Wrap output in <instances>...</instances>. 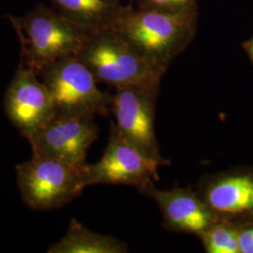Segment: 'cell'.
<instances>
[{"label": "cell", "mask_w": 253, "mask_h": 253, "mask_svg": "<svg viewBox=\"0 0 253 253\" xmlns=\"http://www.w3.org/2000/svg\"><path fill=\"white\" fill-rule=\"evenodd\" d=\"M127 245L113 235L91 231L77 219L70 220L66 234L50 245L48 253H126Z\"/></svg>", "instance_id": "4fadbf2b"}, {"label": "cell", "mask_w": 253, "mask_h": 253, "mask_svg": "<svg viewBox=\"0 0 253 253\" xmlns=\"http://www.w3.org/2000/svg\"><path fill=\"white\" fill-rule=\"evenodd\" d=\"M98 137L99 126L94 117L56 115L27 140L32 156L83 165Z\"/></svg>", "instance_id": "52a82bcc"}, {"label": "cell", "mask_w": 253, "mask_h": 253, "mask_svg": "<svg viewBox=\"0 0 253 253\" xmlns=\"http://www.w3.org/2000/svg\"><path fill=\"white\" fill-rule=\"evenodd\" d=\"M140 8L175 11L194 8L195 0H137Z\"/></svg>", "instance_id": "9a60e30c"}, {"label": "cell", "mask_w": 253, "mask_h": 253, "mask_svg": "<svg viewBox=\"0 0 253 253\" xmlns=\"http://www.w3.org/2000/svg\"><path fill=\"white\" fill-rule=\"evenodd\" d=\"M142 193L155 201L163 215L164 227L171 232L199 237L217 217L197 190L190 188L160 190L153 184Z\"/></svg>", "instance_id": "8fae6325"}, {"label": "cell", "mask_w": 253, "mask_h": 253, "mask_svg": "<svg viewBox=\"0 0 253 253\" xmlns=\"http://www.w3.org/2000/svg\"><path fill=\"white\" fill-rule=\"evenodd\" d=\"M169 164L168 160H156L143 153L126 141L112 122L108 143L100 160L85 163L87 186H129L142 193L160 181V167Z\"/></svg>", "instance_id": "8992f818"}, {"label": "cell", "mask_w": 253, "mask_h": 253, "mask_svg": "<svg viewBox=\"0 0 253 253\" xmlns=\"http://www.w3.org/2000/svg\"><path fill=\"white\" fill-rule=\"evenodd\" d=\"M198 238L207 253H239L238 225L234 220L217 217Z\"/></svg>", "instance_id": "5bb4252c"}, {"label": "cell", "mask_w": 253, "mask_h": 253, "mask_svg": "<svg viewBox=\"0 0 253 253\" xmlns=\"http://www.w3.org/2000/svg\"><path fill=\"white\" fill-rule=\"evenodd\" d=\"M22 47V60L36 73L79 53L88 32L54 8L40 4L22 17H10Z\"/></svg>", "instance_id": "3957f363"}, {"label": "cell", "mask_w": 253, "mask_h": 253, "mask_svg": "<svg viewBox=\"0 0 253 253\" xmlns=\"http://www.w3.org/2000/svg\"><path fill=\"white\" fill-rule=\"evenodd\" d=\"M4 109L9 121L26 139L56 116L48 88L38 73L23 60L5 93Z\"/></svg>", "instance_id": "9c48e42d"}, {"label": "cell", "mask_w": 253, "mask_h": 253, "mask_svg": "<svg viewBox=\"0 0 253 253\" xmlns=\"http://www.w3.org/2000/svg\"><path fill=\"white\" fill-rule=\"evenodd\" d=\"M196 18L195 7L175 11L123 8L110 28L146 59L167 71L192 41Z\"/></svg>", "instance_id": "6da1fadb"}, {"label": "cell", "mask_w": 253, "mask_h": 253, "mask_svg": "<svg viewBox=\"0 0 253 253\" xmlns=\"http://www.w3.org/2000/svg\"><path fill=\"white\" fill-rule=\"evenodd\" d=\"M239 253H253V217L237 221Z\"/></svg>", "instance_id": "2e32d148"}, {"label": "cell", "mask_w": 253, "mask_h": 253, "mask_svg": "<svg viewBox=\"0 0 253 253\" xmlns=\"http://www.w3.org/2000/svg\"><path fill=\"white\" fill-rule=\"evenodd\" d=\"M248 52H249V54H250V56H251V58L253 61V39L248 43Z\"/></svg>", "instance_id": "e0dca14e"}, {"label": "cell", "mask_w": 253, "mask_h": 253, "mask_svg": "<svg viewBox=\"0 0 253 253\" xmlns=\"http://www.w3.org/2000/svg\"><path fill=\"white\" fill-rule=\"evenodd\" d=\"M99 83L118 87L160 89L165 70L138 53L112 28L88 33L76 54Z\"/></svg>", "instance_id": "7a4b0ae2"}, {"label": "cell", "mask_w": 253, "mask_h": 253, "mask_svg": "<svg viewBox=\"0 0 253 253\" xmlns=\"http://www.w3.org/2000/svg\"><path fill=\"white\" fill-rule=\"evenodd\" d=\"M54 100L56 115L107 116L112 95L100 90L99 82L77 55L46 65L38 72Z\"/></svg>", "instance_id": "5b68a950"}, {"label": "cell", "mask_w": 253, "mask_h": 253, "mask_svg": "<svg viewBox=\"0 0 253 253\" xmlns=\"http://www.w3.org/2000/svg\"><path fill=\"white\" fill-rule=\"evenodd\" d=\"M160 89L118 87L112 95L111 114L119 133L146 156L167 160L161 155L155 131V110Z\"/></svg>", "instance_id": "ba28073f"}, {"label": "cell", "mask_w": 253, "mask_h": 253, "mask_svg": "<svg viewBox=\"0 0 253 253\" xmlns=\"http://www.w3.org/2000/svg\"><path fill=\"white\" fill-rule=\"evenodd\" d=\"M54 9L88 33L112 27L123 9L121 0H51Z\"/></svg>", "instance_id": "7c38bea8"}, {"label": "cell", "mask_w": 253, "mask_h": 253, "mask_svg": "<svg viewBox=\"0 0 253 253\" xmlns=\"http://www.w3.org/2000/svg\"><path fill=\"white\" fill-rule=\"evenodd\" d=\"M15 173L23 202L38 211L63 208L88 187L85 163L75 165L32 156L16 165Z\"/></svg>", "instance_id": "277c9868"}, {"label": "cell", "mask_w": 253, "mask_h": 253, "mask_svg": "<svg viewBox=\"0 0 253 253\" xmlns=\"http://www.w3.org/2000/svg\"><path fill=\"white\" fill-rule=\"evenodd\" d=\"M195 190L217 217L235 222L253 217V172L208 174Z\"/></svg>", "instance_id": "30bf717a"}]
</instances>
